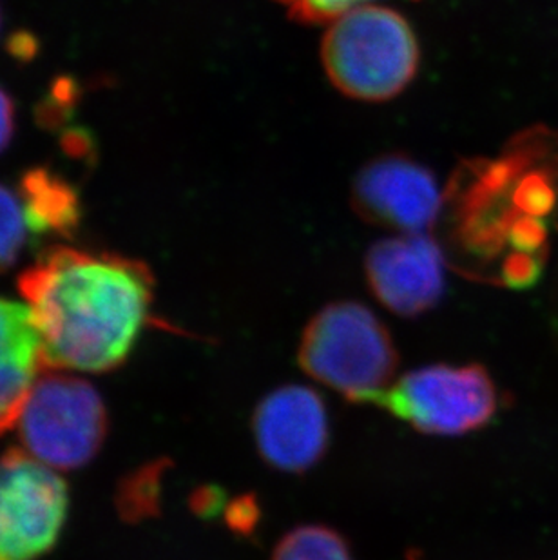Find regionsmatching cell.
Wrapping results in <instances>:
<instances>
[{"label": "cell", "instance_id": "cell-1", "mask_svg": "<svg viewBox=\"0 0 558 560\" xmlns=\"http://www.w3.org/2000/svg\"><path fill=\"white\" fill-rule=\"evenodd\" d=\"M19 291L48 369L107 372L129 358L148 327L154 281L137 259L55 247L22 272Z\"/></svg>", "mask_w": 558, "mask_h": 560}, {"label": "cell", "instance_id": "cell-2", "mask_svg": "<svg viewBox=\"0 0 558 560\" xmlns=\"http://www.w3.org/2000/svg\"><path fill=\"white\" fill-rule=\"evenodd\" d=\"M312 380L359 405H375L394 385L397 350L388 328L361 303L339 302L317 312L298 350Z\"/></svg>", "mask_w": 558, "mask_h": 560}, {"label": "cell", "instance_id": "cell-3", "mask_svg": "<svg viewBox=\"0 0 558 560\" xmlns=\"http://www.w3.org/2000/svg\"><path fill=\"white\" fill-rule=\"evenodd\" d=\"M327 77L342 95L391 101L419 68V43L405 16L383 5H361L330 22L322 46Z\"/></svg>", "mask_w": 558, "mask_h": 560}, {"label": "cell", "instance_id": "cell-4", "mask_svg": "<svg viewBox=\"0 0 558 560\" xmlns=\"http://www.w3.org/2000/svg\"><path fill=\"white\" fill-rule=\"evenodd\" d=\"M19 427L24 452L54 470H73L102 448L106 407L88 381L46 374L33 386Z\"/></svg>", "mask_w": 558, "mask_h": 560}, {"label": "cell", "instance_id": "cell-5", "mask_svg": "<svg viewBox=\"0 0 558 560\" xmlns=\"http://www.w3.org/2000/svg\"><path fill=\"white\" fill-rule=\"evenodd\" d=\"M421 434L463 435L485 429L501 399L480 365H430L408 372L375 402Z\"/></svg>", "mask_w": 558, "mask_h": 560}, {"label": "cell", "instance_id": "cell-6", "mask_svg": "<svg viewBox=\"0 0 558 560\" xmlns=\"http://www.w3.org/2000/svg\"><path fill=\"white\" fill-rule=\"evenodd\" d=\"M68 488L24 450L0 457V560H33L54 548L68 515Z\"/></svg>", "mask_w": 558, "mask_h": 560}, {"label": "cell", "instance_id": "cell-7", "mask_svg": "<svg viewBox=\"0 0 558 560\" xmlns=\"http://www.w3.org/2000/svg\"><path fill=\"white\" fill-rule=\"evenodd\" d=\"M253 432L259 454L270 466L300 474L319 463L327 452V407L309 386H281L254 410Z\"/></svg>", "mask_w": 558, "mask_h": 560}, {"label": "cell", "instance_id": "cell-8", "mask_svg": "<svg viewBox=\"0 0 558 560\" xmlns=\"http://www.w3.org/2000/svg\"><path fill=\"white\" fill-rule=\"evenodd\" d=\"M441 190L430 171L414 160L385 156L367 165L353 184V203L369 222L425 233L441 212Z\"/></svg>", "mask_w": 558, "mask_h": 560}, {"label": "cell", "instance_id": "cell-9", "mask_svg": "<svg viewBox=\"0 0 558 560\" xmlns=\"http://www.w3.org/2000/svg\"><path fill=\"white\" fill-rule=\"evenodd\" d=\"M443 250L427 233L381 240L367 256V280L388 311L414 317L438 305L444 291Z\"/></svg>", "mask_w": 558, "mask_h": 560}, {"label": "cell", "instance_id": "cell-10", "mask_svg": "<svg viewBox=\"0 0 558 560\" xmlns=\"http://www.w3.org/2000/svg\"><path fill=\"white\" fill-rule=\"evenodd\" d=\"M46 369L43 338L32 311L26 303L0 298V434L19 423Z\"/></svg>", "mask_w": 558, "mask_h": 560}, {"label": "cell", "instance_id": "cell-11", "mask_svg": "<svg viewBox=\"0 0 558 560\" xmlns=\"http://www.w3.org/2000/svg\"><path fill=\"white\" fill-rule=\"evenodd\" d=\"M22 203L32 234L68 236L79 225V196L62 178L44 170H35L22 178Z\"/></svg>", "mask_w": 558, "mask_h": 560}, {"label": "cell", "instance_id": "cell-12", "mask_svg": "<svg viewBox=\"0 0 558 560\" xmlns=\"http://www.w3.org/2000/svg\"><path fill=\"white\" fill-rule=\"evenodd\" d=\"M272 560H353L341 535L319 524L300 526L284 535Z\"/></svg>", "mask_w": 558, "mask_h": 560}, {"label": "cell", "instance_id": "cell-13", "mask_svg": "<svg viewBox=\"0 0 558 560\" xmlns=\"http://www.w3.org/2000/svg\"><path fill=\"white\" fill-rule=\"evenodd\" d=\"M32 234L19 192L0 186V272L15 264Z\"/></svg>", "mask_w": 558, "mask_h": 560}, {"label": "cell", "instance_id": "cell-14", "mask_svg": "<svg viewBox=\"0 0 558 560\" xmlns=\"http://www.w3.org/2000/svg\"><path fill=\"white\" fill-rule=\"evenodd\" d=\"M275 2L283 5L287 13L295 21L330 24L348 11L369 5L370 0H275Z\"/></svg>", "mask_w": 558, "mask_h": 560}, {"label": "cell", "instance_id": "cell-15", "mask_svg": "<svg viewBox=\"0 0 558 560\" xmlns=\"http://www.w3.org/2000/svg\"><path fill=\"white\" fill-rule=\"evenodd\" d=\"M225 518L232 532L248 535L259 521L258 502L254 501L253 495H243L225 508Z\"/></svg>", "mask_w": 558, "mask_h": 560}, {"label": "cell", "instance_id": "cell-16", "mask_svg": "<svg viewBox=\"0 0 558 560\" xmlns=\"http://www.w3.org/2000/svg\"><path fill=\"white\" fill-rule=\"evenodd\" d=\"M15 131V107L10 95L0 88V153L10 145Z\"/></svg>", "mask_w": 558, "mask_h": 560}, {"label": "cell", "instance_id": "cell-17", "mask_svg": "<svg viewBox=\"0 0 558 560\" xmlns=\"http://www.w3.org/2000/svg\"><path fill=\"white\" fill-rule=\"evenodd\" d=\"M411 560H414V559H411Z\"/></svg>", "mask_w": 558, "mask_h": 560}]
</instances>
